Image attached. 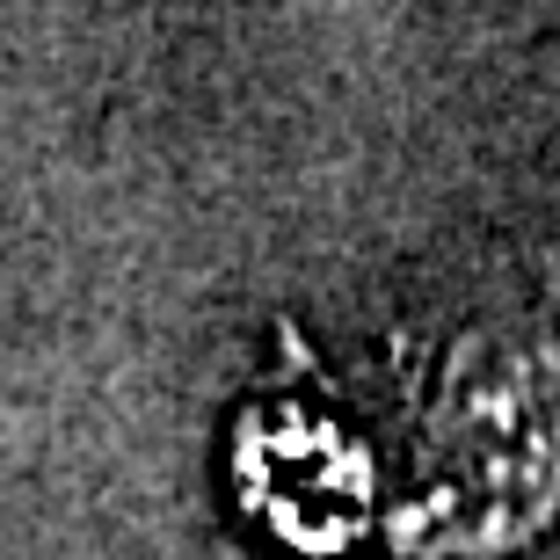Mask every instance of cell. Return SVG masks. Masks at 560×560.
I'll return each mask as SVG.
<instances>
[{
  "instance_id": "cell-1",
  "label": "cell",
  "mask_w": 560,
  "mask_h": 560,
  "mask_svg": "<svg viewBox=\"0 0 560 560\" xmlns=\"http://www.w3.org/2000/svg\"><path fill=\"white\" fill-rule=\"evenodd\" d=\"M560 495V364L539 342H480L430 422V502L444 539H524Z\"/></svg>"
}]
</instances>
